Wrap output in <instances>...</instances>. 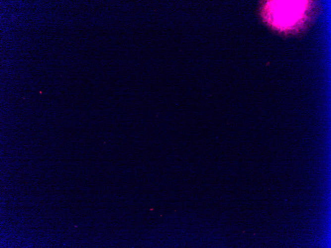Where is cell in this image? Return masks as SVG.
<instances>
[{"mask_svg": "<svg viewBox=\"0 0 331 248\" xmlns=\"http://www.w3.org/2000/svg\"><path fill=\"white\" fill-rule=\"evenodd\" d=\"M308 3V1H269L264 13L277 28H289L304 18Z\"/></svg>", "mask_w": 331, "mask_h": 248, "instance_id": "obj_1", "label": "cell"}]
</instances>
